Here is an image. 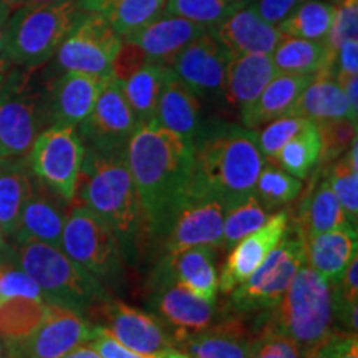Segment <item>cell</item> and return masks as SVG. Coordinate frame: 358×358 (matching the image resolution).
<instances>
[{
	"label": "cell",
	"mask_w": 358,
	"mask_h": 358,
	"mask_svg": "<svg viewBox=\"0 0 358 358\" xmlns=\"http://www.w3.org/2000/svg\"><path fill=\"white\" fill-rule=\"evenodd\" d=\"M127 159L145 214L150 239H164L186 203L192 145L156 122L138 124L127 145Z\"/></svg>",
	"instance_id": "6da1fadb"
},
{
	"label": "cell",
	"mask_w": 358,
	"mask_h": 358,
	"mask_svg": "<svg viewBox=\"0 0 358 358\" xmlns=\"http://www.w3.org/2000/svg\"><path fill=\"white\" fill-rule=\"evenodd\" d=\"M264 163L256 129L222 120L201 124L192 141V168L186 201H219L227 211L254 196Z\"/></svg>",
	"instance_id": "7a4b0ae2"
},
{
	"label": "cell",
	"mask_w": 358,
	"mask_h": 358,
	"mask_svg": "<svg viewBox=\"0 0 358 358\" xmlns=\"http://www.w3.org/2000/svg\"><path fill=\"white\" fill-rule=\"evenodd\" d=\"M73 203L96 214L113 231L122 256L129 262L136 261L148 231L127 150L101 153L85 148Z\"/></svg>",
	"instance_id": "3957f363"
},
{
	"label": "cell",
	"mask_w": 358,
	"mask_h": 358,
	"mask_svg": "<svg viewBox=\"0 0 358 358\" xmlns=\"http://www.w3.org/2000/svg\"><path fill=\"white\" fill-rule=\"evenodd\" d=\"M264 329L289 338L303 355L334 332L332 284L308 264H302Z\"/></svg>",
	"instance_id": "277c9868"
},
{
	"label": "cell",
	"mask_w": 358,
	"mask_h": 358,
	"mask_svg": "<svg viewBox=\"0 0 358 358\" xmlns=\"http://www.w3.org/2000/svg\"><path fill=\"white\" fill-rule=\"evenodd\" d=\"M13 257L37 282L48 306L66 308L80 315L108 297L95 277L75 264L60 248L45 243L12 244Z\"/></svg>",
	"instance_id": "5b68a950"
},
{
	"label": "cell",
	"mask_w": 358,
	"mask_h": 358,
	"mask_svg": "<svg viewBox=\"0 0 358 358\" xmlns=\"http://www.w3.org/2000/svg\"><path fill=\"white\" fill-rule=\"evenodd\" d=\"M85 13L78 0L13 8L3 37L2 57L10 65L25 69L47 64Z\"/></svg>",
	"instance_id": "8992f818"
},
{
	"label": "cell",
	"mask_w": 358,
	"mask_h": 358,
	"mask_svg": "<svg viewBox=\"0 0 358 358\" xmlns=\"http://www.w3.org/2000/svg\"><path fill=\"white\" fill-rule=\"evenodd\" d=\"M34 70L8 66L0 87V159L25 156L45 129L43 92L35 87Z\"/></svg>",
	"instance_id": "52a82bcc"
},
{
	"label": "cell",
	"mask_w": 358,
	"mask_h": 358,
	"mask_svg": "<svg viewBox=\"0 0 358 358\" xmlns=\"http://www.w3.org/2000/svg\"><path fill=\"white\" fill-rule=\"evenodd\" d=\"M60 249L100 284H113L122 275V250L113 231L82 204L66 214Z\"/></svg>",
	"instance_id": "ba28073f"
},
{
	"label": "cell",
	"mask_w": 358,
	"mask_h": 358,
	"mask_svg": "<svg viewBox=\"0 0 358 358\" xmlns=\"http://www.w3.org/2000/svg\"><path fill=\"white\" fill-rule=\"evenodd\" d=\"M306 262V245L301 232L297 227L289 226L284 239L268 254L262 266L231 292L234 310L250 313L275 308L294 275Z\"/></svg>",
	"instance_id": "9c48e42d"
},
{
	"label": "cell",
	"mask_w": 358,
	"mask_h": 358,
	"mask_svg": "<svg viewBox=\"0 0 358 358\" xmlns=\"http://www.w3.org/2000/svg\"><path fill=\"white\" fill-rule=\"evenodd\" d=\"M85 158V145L77 128L48 127L35 138L25 155L30 173L45 187L62 199L73 203L80 171Z\"/></svg>",
	"instance_id": "30bf717a"
},
{
	"label": "cell",
	"mask_w": 358,
	"mask_h": 358,
	"mask_svg": "<svg viewBox=\"0 0 358 358\" xmlns=\"http://www.w3.org/2000/svg\"><path fill=\"white\" fill-rule=\"evenodd\" d=\"M120 45L122 37L108 22L96 13H85L58 47L57 64L64 71L111 77V64Z\"/></svg>",
	"instance_id": "8fae6325"
},
{
	"label": "cell",
	"mask_w": 358,
	"mask_h": 358,
	"mask_svg": "<svg viewBox=\"0 0 358 358\" xmlns=\"http://www.w3.org/2000/svg\"><path fill=\"white\" fill-rule=\"evenodd\" d=\"M136 128L138 122L124 96L122 83L108 77L101 85L92 113L77 131L87 150L113 153L127 150Z\"/></svg>",
	"instance_id": "7c38bea8"
},
{
	"label": "cell",
	"mask_w": 358,
	"mask_h": 358,
	"mask_svg": "<svg viewBox=\"0 0 358 358\" xmlns=\"http://www.w3.org/2000/svg\"><path fill=\"white\" fill-rule=\"evenodd\" d=\"M101 332L77 312L50 306L47 317L29 337L7 347L8 358H60L90 343Z\"/></svg>",
	"instance_id": "4fadbf2b"
},
{
	"label": "cell",
	"mask_w": 358,
	"mask_h": 358,
	"mask_svg": "<svg viewBox=\"0 0 358 358\" xmlns=\"http://www.w3.org/2000/svg\"><path fill=\"white\" fill-rule=\"evenodd\" d=\"M150 297L159 319L178 330V342L216 324V302L204 301L178 284L164 259L151 275Z\"/></svg>",
	"instance_id": "5bb4252c"
},
{
	"label": "cell",
	"mask_w": 358,
	"mask_h": 358,
	"mask_svg": "<svg viewBox=\"0 0 358 358\" xmlns=\"http://www.w3.org/2000/svg\"><path fill=\"white\" fill-rule=\"evenodd\" d=\"M92 310H96L101 320L100 327L129 350L158 353L178 348L176 337L168 332L159 317L110 297L95 303Z\"/></svg>",
	"instance_id": "9a60e30c"
},
{
	"label": "cell",
	"mask_w": 358,
	"mask_h": 358,
	"mask_svg": "<svg viewBox=\"0 0 358 358\" xmlns=\"http://www.w3.org/2000/svg\"><path fill=\"white\" fill-rule=\"evenodd\" d=\"M232 53L213 30L196 37L174 57L171 70L196 96L224 95L226 69Z\"/></svg>",
	"instance_id": "2e32d148"
},
{
	"label": "cell",
	"mask_w": 358,
	"mask_h": 358,
	"mask_svg": "<svg viewBox=\"0 0 358 358\" xmlns=\"http://www.w3.org/2000/svg\"><path fill=\"white\" fill-rule=\"evenodd\" d=\"M106 78L77 71H65L58 77L42 96L45 128H78L92 113Z\"/></svg>",
	"instance_id": "e0dca14e"
},
{
	"label": "cell",
	"mask_w": 358,
	"mask_h": 358,
	"mask_svg": "<svg viewBox=\"0 0 358 358\" xmlns=\"http://www.w3.org/2000/svg\"><path fill=\"white\" fill-rule=\"evenodd\" d=\"M289 211L282 209L279 213L271 214L259 229L250 232L236 245H232L227 261L219 274L221 292L231 294L262 266L268 254L284 239L289 229Z\"/></svg>",
	"instance_id": "ac0fdd59"
},
{
	"label": "cell",
	"mask_w": 358,
	"mask_h": 358,
	"mask_svg": "<svg viewBox=\"0 0 358 358\" xmlns=\"http://www.w3.org/2000/svg\"><path fill=\"white\" fill-rule=\"evenodd\" d=\"M71 203L62 199L34 176L32 187L20 211L19 224L8 243H45L60 248L62 232Z\"/></svg>",
	"instance_id": "d6986e66"
},
{
	"label": "cell",
	"mask_w": 358,
	"mask_h": 358,
	"mask_svg": "<svg viewBox=\"0 0 358 358\" xmlns=\"http://www.w3.org/2000/svg\"><path fill=\"white\" fill-rule=\"evenodd\" d=\"M224 213V206L219 201L187 199L164 237L166 256L198 245L221 249Z\"/></svg>",
	"instance_id": "ffe728a7"
},
{
	"label": "cell",
	"mask_w": 358,
	"mask_h": 358,
	"mask_svg": "<svg viewBox=\"0 0 358 358\" xmlns=\"http://www.w3.org/2000/svg\"><path fill=\"white\" fill-rule=\"evenodd\" d=\"M213 32L232 55H271L284 37L252 7H241Z\"/></svg>",
	"instance_id": "44dd1931"
},
{
	"label": "cell",
	"mask_w": 358,
	"mask_h": 358,
	"mask_svg": "<svg viewBox=\"0 0 358 358\" xmlns=\"http://www.w3.org/2000/svg\"><path fill=\"white\" fill-rule=\"evenodd\" d=\"M256 340L250 337L243 322L227 319L186 335L178 345L189 358H249Z\"/></svg>",
	"instance_id": "7402d4cb"
},
{
	"label": "cell",
	"mask_w": 358,
	"mask_h": 358,
	"mask_svg": "<svg viewBox=\"0 0 358 358\" xmlns=\"http://www.w3.org/2000/svg\"><path fill=\"white\" fill-rule=\"evenodd\" d=\"M204 32H208L204 27L166 13L123 40H129L141 47L151 62L171 66L174 57Z\"/></svg>",
	"instance_id": "603a6c76"
},
{
	"label": "cell",
	"mask_w": 358,
	"mask_h": 358,
	"mask_svg": "<svg viewBox=\"0 0 358 358\" xmlns=\"http://www.w3.org/2000/svg\"><path fill=\"white\" fill-rule=\"evenodd\" d=\"M277 73L271 55H232L226 69L224 96L243 116Z\"/></svg>",
	"instance_id": "cb8c5ba5"
},
{
	"label": "cell",
	"mask_w": 358,
	"mask_h": 358,
	"mask_svg": "<svg viewBox=\"0 0 358 358\" xmlns=\"http://www.w3.org/2000/svg\"><path fill=\"white\" fill-rule=\"evenodd\" d=\"M217 254L219 249L211 245H198L164 256L171 275L178 284L186 287L204 301L216 302L219 292V274H217Z\"/></svg>",
	"instance_id": "d4e9b609"
},
{
	"label": "cell",
	"mask_w": 358,
	"mask_h": 358,
	"mask_svg": "<svg viewBox=\"0 0 358 358\" xmlns=\"http://www.w3.org/2000/svg\"><path fill=\"white\" fill-rule=\"evenodd\" d=\"M155 122L185 138L191 145L203 124L198 96L174 75L173 70L161 90Z\"/></svg>",
	"instance_id": "484cf974"
},
{
	"label": "cell",
	"mask_w": 358,
	"mask_h": 358,
	"mask_svg": "<svg viewBox=\"0 0 358 358\" xmlns=\"http://www.w3.org/2000/svg\"><path fill=\"white\" fill-rule=\"evenodd\" d=\"M306 259L330 284H337L348 264L357 256V229H334L303 239Z\"/></svg>",
	"instance_id": "4316f807"
},
{
	"label": "cell",
	"mask_w": 358,
	"mask_h": 358,
	"mask_svg": "<svg viewBox=\"0 0 358 358\" xmlns=\"http://www.w3.org/2000/svg\"><path fill=\"white\" fill-rule=\"evenodd\" d=\"M312 78L310 75L277 73L262 90V93L248 110V113L241 116L243 127L257 129L272 120L292 115L295 103L307 85L312 82Z\"/></svg>",
	"instance_id": "83f0119b"
},
{
	"label": "cell",
	"mask_w": 358,
	"mask_h": 358,
	"mask_svg": "<svg viewBox=\"0 0 358 358\" xmlns=\"http://www.w3.org/2000/svg\"><path fill=\"white\" fill-rule=\"evenodd\" d=\"M166 3L168 0H78L83 12L103 17L122 38L164 15Z\"/></svg>",
	"instance_id": "f1b7e54d"
},
{
	"label": "cell",
	"mask_w": 358,
	"mask_h": 358,
	"mask_svg": "<svg viewBox=\"0 0 358 358\" xmlns=\"http://www.w3.org/2000/svg\"><path fill=\"white\" fill-rule=\"evenodd\" d=\"M275 70L289 75L330 73L335 65V55L329 45L320 40H306L284 35L271 53Z\"/></svg>",
	"instance_id": "f546056e"
},
{
	"label": "cell",
	"mask_w": 358,
	"mask_h": 358,
	"mask_svg": "<svg viewBox=\"0 0 358 358\" xmlns=\"http://www.w3.org/2000/svg\"><path fill=\"white\" fill-rule=\"evenodd\" d=\"M292 115L302 116L313 123L338 118L357 120V113L352 110L345 93L337 82L330 78V73H320L312 78L295 103Z\"/></svg>",
	"instance_id": "4dcf8cb0"
},
{
	"label": "cell",
	"mask_w": 358,
	"mask_h": 358,
	"mask_svg": "<svg viewBox=\"0 0 358 358\" xmlns=\"http://www.w3.org/2000/svg\"><path fill=\"white\" fill-rule=\"evenodd\" d=\"M347 227L355 226L348 222L325 174V178H320L319 182L307 194V198L303 199L301 214H299V232H301L302 239H307V237L322 234V232L347 229Z\"/></svg>",
	"instance_id": "1f68e13d"
},
{
	"label": "cell",
	"mask_w": 358,
	"mask_h": 358,
	"mask_svg": "<svg viewBox=\"0 0 358 358\" xmlns=\"http://www.w3.org/2000/svg\"><path fill=\"white\" fill-rule=\"evenodd\" d=\"M32 181L34 174L25 156L0 159V231L7 241L12 239L17 229Z\"/></svg>",
	"instance_id": "d6a6232c"
},
{
	"label": "cell",
	"mask_w": 358,
	"mask_h": 358,
	"mask_svg": "<svg viewBox=\"0 0 358 358\" xmlns=\"http://www.w3.org/2000/svg\"><path fill=\"white\" fill-rule=\"evenodd\" d=\"M169 71H171V66L158 64V62H148L128 80L122 82L123 93L131 106L138 124L155 122L161 90Z\"/></svg>",
	"instance_id": "836d02e7"
},
{
	"label": "cell",
	"mask_w": 358,
	"mask_h": 358,
	"mask_svg": "<svg viewBox=\"0 0 358 358\" xmlns=\"http://www.w3.org/2000/svg\"><path fill=\"white\" fill-rule=\"evenodd\" d=\"M48 308L42 299L12 297L0 302V337L6 345L29 337L47 317Z\"/></svg>",
	"instance_id": "e575fe53"
},
{
	"label": "cell",
	"mask_w": 358,
	"mask_h": 358,
	"mask_svg": "<svg viewBox=\"0 0 358 358\" xmlns=\"http://www.w3.org/2000/svg\"><path fill=\"white\" fill-rule=\"evenodd\" d=\"M320 161V134L317 123L308 122L279 151L272 164L299 179H306Z\"/></svg>",
	"instance_id": "d590c367"
},
{
	"label": "cell",
	"mask_w": 358,
	"mask_h": 358,
	"mask_svg": "<svg viewBox=\"0 0 358 358\" xmlns=\"http://www.w3.org/2000/svg\"><path fill=\"white\" fill-rule=\"evenodd\" d=\"M335 6L332 3L307 0L301 7L295 8L284 22L277 25L284 35L306 40H320L325 42L332 29Z\"/></svg>",
	"instance_id": "8d00e7d4"
},
{
	"label": "cell",
	"mask_w": 358,
	"mask_h": 358,
	"mask_svg": "<svg viewBox=\"0 0 358 358\" xmlns=\"http://www.w3.org/2000/svg\"><path fill=\"white\" fill-rule=\"evenodd\" d=\"M241 7L244 0H168L166 13L214 30Z\"/></svg>",
	"instance_id": "74e56055"
},
{
	"label": "cell",
	"mask_w": 358,
	"mask_h": 358,
	"mask_svg": "<svg viewBox=\"0 0 358 358\" xmlns=\"http://www.w3.org/2000/svg\"><path fill=\"white\" fill-rule=\"evenodd\" d=\"M301 191L302 179L282 171L272 163L262 166L257 176L256 187H254V194L267 209V213H272L280 206L292 203L301 194Z\"/></svg>",
	"instance_id": "f35d334b"
},
{
	"label": "cell",
	"mask_w": 358,
	"mask_h": 358,
	"mask_svg": "<svg viewBox=\"0 0 358 358\" xmlns=\"http://www.w3.org/2000/svg\"><path fill=\"white\" fill-rule=\"evenodd\" d=\"M267 217V209L256 198V194L232 206L224 213L221 249L231 250L232 245H236L243 237L259 229Z\"/></svg>",
	"instance_id": "ab89813d"
},
{
	"label": "cell",
	"mask_w": 358,
	"mask_h": 358,
	"mask_svg": "<svg viewBox=\"0 0 358 358\" xmlns=\"http://www.w3.org/2000/svg\"><path fill=\"white\" fill-rule=\"evenodd\" d=\"M320 134V161L325 164L338 159L357 140V120L338 118L317 123Z\"/></svg>",
	"instance_id": "60d3db41"
},
{
	"label": "cell",
	"mask_w": 358,
	"mask_h": 358,
	"mask_svg": "<svg viewBox=\"0 0 358 358\" xmlns=\"http://www.w3.org/2000/svg\"><path fill=\"white\" fill-rule=\"evenodd\" d=\"M330 186L342 206L345 217L352 226L358 222V169L352 168L348 159L342 155L337 163L327 171Z\"/></svg>",
	"instance_id": "b9f144b4"
},
{
	"label": "cell",
	"mask_w": 358,
	"mask_h": 358,
	"mask_svg": "<svg viewBox=\"0 0 358 358\" xmlns=\"http://www.w3.org/2000/svg\"><path fill=\"white\" fill-rule=\"evenodd\" d=\"M308 122L307 118L297 115L280 116L264 124L261 131H257V146L266 163H272L279 151L303 128Z\"/></svg>",
	"instance_id": "7bdbcfd3"
},
{
	"label": "cell",
	"mask_w": 358,
	"mask_h": 358,
	"mask_svg": "<svg viewBox=\"0 0 358 358\" xmlns=\"http://www.w3.org/2000/svg\"><path fill=\"white\" fill-rule=\"evenodd\" d=\"M358 34V0H342L340 6H335L332 29L325 43L330 52L337 55L338 47L347 40L357 38Z\"/></svg>",
	"instance_id": "ee69618b"
},
{
	"label": "cell",
	"mask_w": 358,
	"mask_h": 358,
	"mask_svg": "<svg viewBox=\"0 0 358 358\" xmlns=\"http://www.w3.org/2000/svg\"><path fill=\"white\" fill-rule=\"evenodd\" d=\"M93 348L100 353L101 358H189L185 352L181 350H168V352H158V353H143L134 352L129 348L123 347L122 343L116 342L111 335L106 332L101 327V332L95 340L90 342Z\"/></svg>",
	"instance_id": "f6af8a7d"
},
{
	"label": "cell",
	"mask_w": 358,
	"mask_h": 358,
	"mask_svg": "<svg viewBox=\"0 0 358 358\" xmlns=\"http://www.w3.org/2000/svg\"><path fill=\"white\" fill-rule=\"evenodd\" d=\"M148 62H151L141 47H138L134 42L122 38V45H120L118 52L113 58L111 64V77L118 80L120 83L128 80L134 71H138L141 66H145Z\"/></svg>",
	"instance_id": "bcb514c9"
},
{
	"label": "cell",
	"mask_w": 358,
	"mask_h": 358,
	"mask_svg": "<svg viewBox=\"0 0 358 358\" xmlns=\"http://www.w3.org/2000/svg\"><path fill=\"white\" fill-rule=\"evenodd\" d=\"M302 353L294 342L264 329L256 340L249 358H301Z\"/></svg>",
	"instance_id": "7dc6e473"
},
{
	"label": "cell",
	"mask_w": 358,
	"mask_h": 358,
	"mask_svg": "<svg viewBox=\"0 0 358 358\" xmlns=\"http://www.w3.org/2000/svg\"><path fill=\"white\" fill-rule=\"evenodd\" d=\"M307 0H257L254 6H250L256 10L264 20L272 25H279L292 13L295 8H299Z\"/></svg>",
	"instance_id": "c3c4849f"
},
{
	"label": "cell",
	"mask_w": 358,
	"mask_h": 358,
	"mask_svg": "<svg viewBox=\"0 0 358 358\" xmlns=\"http://www.w3.org/2000/svg\"><path fill=\"white\" fill-rule=\"evenodd\" d=\"M330 345H332V358H358L357 334L335 332L330 335Z\"/></svg>",
	"instance_id": "681fc988"
},
{
	"label": "cell",
	"mask_w": 358,
	"mask_h": 358,
	"mask_svg": "<svg viewBox=\"0 0 358 358\" xmlns=\"http://www.w3.org/2000/svg\"><path fill=\"white\" fill-rule=\"evenodd\" d=\"M335 62L338 64V71L358 73V40L352 38L340 45Z\"/></svg>",
	"instance_id": "f907efd6"
},
{
	"label": "cell",
	"mask_w": 358,
	"mask_h": 358,
	"mask_svg": "<svg viewBox=\"0 0 358 358\" xmlns=\"http://www.w3.org/2000/svg\"><path fill=\"white\" fill-rule=\"evenodd\" d=\"M337 83L345 93L348 103H350L352 110L358 113V73H343L337 71Z\"/></svg>",
	"instance_id": "816d5d0a"
},
{
	"label": "cell",
	"mask_w": 358,
	"mask_h": 358,
	"mask_svg": "<svg viewBox=\"0 0 358 358\" xmlns=\"http://www.w3.org/2000/svg\"><path fill=\"white\" fill-rule=\"evenodd\" d=\"M13 12V7L6 0H0V57H2V48H3V37H6V30L8 19H10Z\"/></svg>",
	"instance_id": "f5cc1de1"
},
{
	"label": "cell",
	"mask_w": 358,
	"mask_h": 358,
	"mask_svg": "<svg viewBox=\"0 0 358 358\" xmlns=\"http://www.w3.org/2000/svg\"><path fill=\"white\" fill-rule=\"evenodd\" d=\"M303 358H332V345H330V337L325 342L319 343L317 347L310 348L303 353Z\"/></svg>",
	"instance_id": "db71d44e"
},
{
	"label": "cell",
	"mask_w": 358,
	"mask_h": 358,
	"mask_svg": "<svg viewBox=\"0 0 358 358\" xmlns=\"http://www.w3.org/2000/svg\"><path fill=\"white\" fill-rule=\"evenodd\" d=\"M60 358H101L100 353H98L95 348H93L92 343H85V345H80L75 350H71L66 355Z\"/></svg>",
	"instance_id": "11a10c76"
},
{
	"label": "cell",
	"mask_w": 358,
	"mask_h": 358,
	"mask_svg": "<svg viewBox=\"0 0 358 358\" xmlns=\"http://www.w3.org/2000/svg\"><path fill=\"white\" fill-rule=\"evenodd\" d=\"M66 2V0H17L15 8L20 6H43V3H58Z\"/></svg>",
	"instance_id": "9f6ffc18"
},
{
	"label": "cell",
	"mask_w": 358,
	"mask_h": 358,
	"mask_svg": "<svg viewBox=\"0 0 358 358\" xmlns=\"http://www.w3.org/2000/svg\"><path fill=\"white\" fill-rule=\"evenodd\" d=\"M8 66H10V64H8V62L6 60V58L0 57V87H2L3 78H6V73H7Z\"/></svg>",
	"instance_id": "6f0895ef"
},
{
	"label": "cell",
	"mask_w": 358,
	"mask_h": 358,
	"mask_svg": "<svg viewBox=\"0 0 358 358\" xmlns=\"http://www.w3.org/2000/svg\"><path fill=\"white\" fill-rule=\"evenodd\" d=\"M8 248H10V244H8L6 236H3L2 231H0V252H2V250H7Z\"/></svg>",
	"instance_id": "680465c9"
},
{
	"label": "cell",
	"mask_w": 358,
	"mask_h": 358,
	"mask_svg": "<svg viewBox=\"0 0 358 358\" xmlns=\"http://www.w3.org/2000/svg\"><path fill=\"white\" fill-rule=\"evenodd\" d=\"M0 358H8L7 355V347H6V342H3V338L0 337Z\"/></svg>",
	"instance_id": "91938a15"
},
{
	"label": "cell",
	"mask_w": 358,
	"mask_h": 358,
	"mask_svg": "<svg viewBox=\"0 0 358 358\" xmlns=\"http://www.w3.org/2000/svg\"><path fill=\"white\" fill-rule=\"evenodd\" d=\"M6 2H8L13 8H15V2H17V0H6Z\"/></svg>",
	"instance_id": "94428289"
}]
</instances>
